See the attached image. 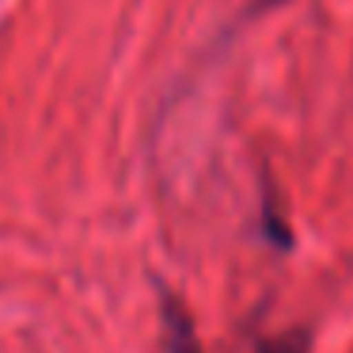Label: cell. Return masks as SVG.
Here are the masks:
<instances>
[{"label":"cell","mask_w":353,"mask_h":353,"mask_svg":"<svg viewBox=\"0 0 353 353\" xmlns=\"http://www.w3.org/2000/svg\"><path fill=\"white\" fill-rule=\"evenodd\" d=\"M160 315H163V345H168V353H201L198 330H194L186 307L171 292L160 296Z\"/></svg>","instance_id":"6da1fadb"},{"label":"cell","mask_w":353,"mask_h":353,"mask_svg":"<svg viewBox=\"0 0 353 353\" xmlns=\"http://www.w3.org/2000/svg\"><path fill=\"white\" fill-rule=\"evenodd\" d=\"M259 353H307V334L304 330H289L277 338H262Z\"/></svg>","instance_id":"7a4b0ae2"},{"label":"cell","mask_w":353,"mask_h":353,"mask_svg":"<svg viewBox=\"0 0 353 353\" xmlns=\"http://www.w3.org/2000/svg\"><path fill=\"white\" fill-rule=\"evenodd\" d=\"M274 4H281V0H259V8H274Z\"/></svg>","instance_id":"3957f363"}]
</instances>
